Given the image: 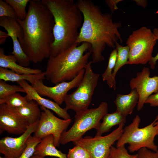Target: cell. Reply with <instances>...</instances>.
I'll return each mask as SVG.
<instances>
[{
  "label": "cell",
  "mask_w": 158,
  "mask_h": 158,
  "mask_svg": "<svg viewBox=\"0 0 158 158\" xmlns=\"http://www.w3.org/2000/svg\"><path fill=\"white\" fill-rule=\"evenodd\" d=\"M117 56L115 65L112 73L113 78L115 80L116 75L118 71L124 65L128 64L129 49L128 46H123L118 42L116 44Z\"/></svg>",
  "instance_id": "cell-24"
},
{
  "label": "cell",
  "mask_w": 158,
  "mask_h": 158,
  "mask_svg": "<svg viewBox=\"0 0 158 158\" xmlns=\"http://www.w3.org/2000/svg\"><path fill=\"white\" fill-rule=\"evenodd\" d=\"M153 32L157 40H158V28H154L153 30ZM158 60V53L154 57H153L149 62L148 63L151 68L154 69L155 66L157 61Z\"/></svg>",
  "instance_id": "cell-33"
},
{
  "label": "cell",
  "mask_w": 158,
  "mask_h": 158,
  "mask_svg": "<svg viewBox=\"0 0 158 158\" xmlns=\"http://www.w3.org/2000/svg\"><path fill=\"white\" fill-rule=\"evenodd\" d=\"M139 95L135 89H132L128 94H117L114 102L116 111L127 116L131 114L139 100Z\"/></svg>",
  "instance_id": "cell-17"
},
{
  "label": "cell",
  "mask_w": 158,
  "mask_h": 158,
  "mask_svg": "<svg viewBox=\"0 0 158 158\" xmlns=\"http://www.w3.org/2000/svg\"><path fill=\"white\" fill-rule=\"evenodd\" d=\"M141 119L137 115L132 122L125 127L121 135L118 140L116 147L128 144V149L130 153L138 151L142 148H146L154 151L158 150L154 143L156 136L158 135V124L154 125V120L146 126L139 128Z\"/></svg>",
  "instance_id": "cell-5"
},
{
  "label": "cell",
  "mask_w": 158,
  "mask_h": 158,
  "mask_svg": "<svg viewBox=\"0 0 158 158\" xmlns=\"http://www.w3.org/2000/svg\"><path fill=\"white\" fill-rule=\"evenodd\" d=\"M153 32L145 27L133 31L127 39L129 49L128 64H145L153 57L152 53L157 42Z\"/></svg>",
  "instance_id": "cell-8"
},
{
  "label": "cell",
  "mask_w": 158,
  "mask_h": 158,
  "mask_svg": "<svg viewBox=\"0 0 158 158\" xmlns=\"http://www.w3.org/2000/svg\"><path fill=\"white\" fill-rule=\"evenodd\" d=\"M136 4L139 6H140L145 8L146 6L147 2L146 0H135Z\"/></svg>",
  "instance_id": "cell-37"
},
{
  "label": "cell",
  "mask_w": 158,
  "mask_h": 158,
  "mask_svg": "<svg viewBox=\"0 0 158 158\" xmlns=\"http://www.w3.org/2000/svg\"><path fill=\"white\" fill-rule=\"evenodd\" d=\"M92 63L90 61L86 65L84 76L76 90L66 96L64 109L66 110H72L78 114L88 109L100 77L93 71Z\"/></svg>",
  "instance_id": "cell-7"
},
{
  "label": "cell",
  "mask_w": 158,
  "mask_h": 158,
  "mask_svg": "<svg viewBox=\"0 0 158 158\" xmlns=\"http://www.w3.org/2000/svg\"><path fill=\"white\" fill-rule=\"evenodd\" d=\"M29 0H4L13 8L18 18L24 20L26 17L27 13L26 11L27 4Z\"/></svg>",
  "instance_id": "cell-26"
},
{
  "label": "cell",
  "mask_w": 158,
  "mask_h": 158,
  "mask_svg": "<svg viewBox=\"0 0 158 158\" xmlns=\"http://www.w3.org/2000/svg\"><path fill=\"white\" fill-rule=\"evenodd\" d=\"M138 158H158V150L151 151L146 148H142L138 151Z\"/></svg>",
  "instance_id": "cell-32"
},
{
  "label": "cell",
  "mask_w": 158,
  "mask_h": 158,
  "mask_svg": "<svg viewBox=\"0 0 158 158\" xmlns=\"http://www.w3.org/2000/svg\"><path fill=\"white\" fill-rule=\"evenodd\" d=\"M27 96H23L18 92L0 99V104H5L9 107L16 108L22 107L29 101Z\"/></svg>",
  "instance_id": "cell-25"
},
{
  "label": "cell",
  "mask_w": 158,
  "mask_h": 158,
  "mask_svg": "<svg viewBox=\"0 0 158 158\" xmlns=\"http://www.w3.org/2000/svg\"><path fill=\"white\" fill-rule=\"evenodd\" d=\"M18 92L25 93L24 89L20 85H11L0 80V99H3Z\"/></svg>",
  "instance_id": "cell-27"
},
{
  "label": "cell",
  "mask_w": 158,
  "mask_h": 158,
  "mask_svg": "<svg viewBox=\"0 0 158 158\" xmlns=\"http://www.w3.org/2000/svg\"><path fill=\"white\" fill-rule=\"evenodd\" d=\"M30 158H44L40 156L33 155Z\"/></svg>",
  "instance_id": "cell-38"
},
{
  "label": "cell",
  "mask_w": 158,
  "mask_h": 158,
  "mask_svg": "<svg viewBox=\"0 0 158 158\" xmlns=\"http://www.w3.org/2000/svg\"><path fill=\"white\" fill-rule=\"evenodd\" d=\"M34 155L44 157L47 156L67 158V154L58 150L54 144V138L50 135L42 139L36 146Z\"/></svg>",
  "instance_id": "cell-19"
},
{
  "label": "cell",
  "mask_w": 158,
  "mask_h": 158,
  "mask_svg": "<svg viewBox=\"0 0 158 158\" xmlns=\"http://www.w3.org/2000/svg\"><path fill=\"white\" fill-rule=\"evenodd\" d=\"M0 26L6 31L12 40L13 50L11 53L16 58L19 65L25 67L28 66L30 61L22 49L18 40L23 36V30L17 19L0 17Z\"/></svg>",
  "instance_id": "cell-14"
},
{
  "label": "cell",
  "mask_w": 158,
  "mask_h": 158,
  "mask_svg": "<svg viewBox=\"0 0 158 158\" xmlns=\"http://www.w3.org/2000/svg\"><path fill=\"white\" fill-rule=\"evenodd\" d=\"M110 158H138L137 154H130L125 145L118 147L112 146L111 148Z\"/></svg>",
  "instance_id": "cell-29"
},
{
  "label": "cell",
  "mask_w": 158,
  "mask_h": 158,
  "mask_svg": "<svg viewBox=\"0 0 158 158\" xmlns=\"http://www.w3.org/2000/svg\"><path fill=\"white\" fill-rule=\"evenodd\" d=\"M117 56V50L115 48L110 54L107 68L102 76L103 81H106L109 87L113 88L114 90L116 88V83L115 80L113 78L112 73L115 65Z\"/></svg>",
  "instance_id": "cell-23"
},
{
  "label": "cell",
  "mask_w": 158,
  "mask_h": 158,
  "mask_svg": "<svg viewBox=\"0 0 158 158\" xmlns=\"http://www.w3.org/2000/svg\"><path fill=\"white\" fill-rule=\"evenodd\" d=\"M145 103L149 104L151 107H158V92L150 95Z\"/></svg>",
  "instance_id": "cell-34"
},
{
  "label": "cell",
  "mask_w": 158,
  "mask_h": 158,
  "mask_svg": "<svg viewBox=\"0 0 158 158\" xmlns=\"http://www.w3.org/2000/svg\"><path fill=\"white\" fill-rule=\"evenodd\" d=\"M15 108L29 125L38 121L40 119L41 112L39 105L34 100H30L24 106Z\"/></svg>",
  "instance_id": "cell-22"
},
{
  "label": "cell",
  "mask_w": 158,
  "mask_h": 158,
  "mask_svg": "<svg viewBox=\"0 0 158 158\" xmlns=\"http://www.w3.org/2000/svg\"><path fill=\"white\" fill-rule=\"evenodd\" d=\"M27 14L23 20L17 19L23 35L18 40L22 49L34 63L49 58L54 41V18L42 0H30Z\"/></svg>",
  "instance_id": "cell-2"
},
{
  "label": "cell",
  "mask_w": 158,
  "mask_h": 158,
  "mask_svg": "<svg viewBox=\"0 0 158 158\" xmlns=\"http://www.w3.org/2000/svg\"><path fill=\"white\" fill-rule=\"evenodd\" d=\"M41 112L38 125L33 137L42 139L49 135L54 138V144L59 147L62 134L66 130L71 122V119H60L56 116L48 109L40 107Z\"/></svg>",
  "instance_id": "cell-10"
},
{
  "label": "cell",
  "mask_w": 158,
  "mask_h": 158,
  "mask_svg": "<svg viewBox=\"0 0 158 158\" xmlns=\"http://www.w3.org/2000/svg\"><path fill=\"white\" fill-rule=\"evenodd\" d=\"M67 158H90L87 151L79 145H75L69 150L67 155Z\"/></svg>",
  "instance_id": "cell-30"
},
{
  "label": "cell",
  "mask_w": 158,
  "mask_h": 158,
  "mask_svg": "<svg viewBox=\"0 0 158 158\" xmlns=\"http://www.w3.org/2000/svg\"><path fill=\"white\" fill-rule=\"evenodd\" d=\"M108 104L102 102L96 108L88 109L81 113L76 114L74 123L71 127L62 134L60 144L65 145L83 138L87 131L92 129L97 130L100 121L108 113Z\"/></svg>",
  "instance_id": "cell-6"
},
{
  "label": "cell",
  "mask_w": 158,
  "mask_h": 158,
  "mask_svg": "<svg viewBox=\"0 0 158 158\" xmlns=\"http://www.w3.org/2000/svg\"><path fill=\"white\" fill-rule=\"evenodd\" d=\"M39 121L30 125L25 131L19 137H6L1 139L0 152L6 158H18L26 147L28 139L35 132Z\"/></svg>",
  "instance_id": "cell-15"
},
{
  "label": "cell",
  "mask_w": 158,
  "mask_h": 158,
  "mask_svg": "<svg viewBox=\"0 0 158 158\" xmlns=\"http://www.w3.org/2000/svg\"><path fill=\"white\" fill-rule=\"evenodd\" d=\"M18 18L12 6L4 1L0 0V17Z\"/></svg>",
  "instance_id": "cell-31"
},
{
  "label": "cell",
  "mask_w": 158,
  "mask_h": 158,
  "mask_svg": "<svg viewBox=\"0 0 158 158\" xmlns=\"http://www.w3.org/2000/svg\"><path fill=\"white\" fill-rule=\"evenodd\" d=\"M90 44L83 42L74 46L55 57L50 56L45 72L46 78L53 84L71 81L85 69L91 54Z\"/></svg>",
  "instance_id": "cell-4"
},
{
  "label": "cell",
  "mask_w": 158,
  "mask_h": 158,
  "mask_svg": "<svg viewBox=\"0 0 158 158\" xmlns=\"http://www.w3.org/2000/svg\"><path fill=\"white\" fill-rule=\"evenodd\" d=\"M149 68L144 67L142 71L138 72L135 78L130 82L131 90L135 89L139 95L137 110H141L148 98L153 93L158 92V75L150 76Z\"/></svg>",
  "instance_id": "cell-12"
},
{
  "label": "cell",
  "mask_w": 158,
  "mask_h": 158,
  "mask_svg": "<svg viewBox=\"0 0 158 158\" xmlns=\"http://www.w3.org/2000/svg\"><path fill=\"white\" fill-rule=\"evenodd\" d=\"M44 72L33 74H20L9 69L0 67V80L5 81L18 82L22 80L29 81L31 85L37 80L45 79Z\"/></svg>",
  "instance_id": "cell-20"
},
{
  "label": "cell",
  "mask_w": 158,
  "mask_h": 158,
  "mask_svg": "<svg viewBox=\"0 0 158 158\" xmlns=\"http://www.w3.org/2000/svg\"><path fill=\"white\" fill-rule=\"evenodd\" d=\"M124 124H121L110 134L104 136H87L73 141V144L80 146L89 153L90 158H110L111 147L118 141L123 131Z\"/></svg>",
  "instance_id": "cell-9"
},
{
  "label": "cell",
  "mask_w": 158,
  "mask_h": 158,
  "mask_svg": "<svg viewBox=\"0 0 158 158\" xmlns=\"http://www.w3.org/2000/svg\"><path fill=\"white\" fill-rule=\"evenodd\" d=\"M0 158H6V157H1V156L0 157Z\"/></svg>",
  "instance_id": "cell-40"
},
{
  "label": "cell",
  "mask_w": 158,
  "mask_h": 158,
  "mask_svg": "<svg viewBox=\"0 0 158 158\" xmlns=\"http://www.w3.org/2000/svg\"><path fill=\"white\" fill-rule=\"evenodd\" d=\"M25 90L26 96L29 100L35 101L41 107H44L54 112L59 116L64 119H71L67 110L61 108L58 104L49 99L42 97L36 91L31 85L26 80L17 82Z\"/></svg>",
  "instance_id": "cell-16"
},
{
  "label": "cell",
  "mask_w": 158,
  "mask_h": 158,
  "mask_svg": "<svg viewBox=\"0 0 158 158\" xmlns=\"http://www.w3.org/2000/svg\"><path fill=\"white\" fill-rule=\"evenodd\" d=\"M76 3L83 17L77 43H89L92 63L102 61L106 46L115 49L118 41L122 42L118 31L121 24L113 21L112 14L102 13L100 7L90 0H78Z\"/></svg>",
  "instance_id": "cell-1"
},
{
  "label": "cell",
  "mask_w": 158,
  "mask_h": 158,
  "mask_svg": "<svg viewBox=\"0 0 158 158\" xmlns=\"http://www.w3.org/2000/svg\"><path fill=\"white\" fill-rule=\"evenodd\" d=\"M42 140L31 135L29 136L26 142V147L18 158H30L34 155L36 146Z\"/></svg>",
  "instance_id": "cell-28"
},
{
  "label": "cell",
  "mask_w": 158,
  "mask_h": 158,
  "mask_svg": "<svg viewBox=\"0 0 158 158\" xmlns=\"http://www.w3.org/2000/svg\"><path fill=\"white\" fill-rule=\"evenodd\" d=\"M17 60L13 55H6L4 49L0 48V67L11 70L20 74H33L40 73L42 71L23 66L17 63Z\"/></svg>",
  "instance_id": "cell-18"
},
{
  "label": "cell",
  "mask_w": 158,
  "mask_h": 158,
  "mask_svg": "<svg viewBox=\"0 0 158 158\" xmlns=\"http://www.w3.org/2000/svg\"><path fill=\"white\" fill-rule=\"evenodd\" d=\"M85 72V69H84L71 80L63 82L53 87L45 85L42 80L36 81L31 85L40 96L50 98L60 105L64 102L68 92L78 86L84 76Z\"/></svg>",
  "instance_id": "cell-11"
},
{
  "label": "cell",
  "mask_w": 158,
  "mask_h": 158,
  "mask_svg": "<svg viewBox=\"0 0 158 158\" xmlns=\"http://www.w3.org/2000/svg\"><path fill=\"white\" fill-rule=\"evenodd\" d=\"M122 1L121 0H107L105 2L108 6L109 8L112 13L114 11L118 9L117 6V4Z\"/></svg>",
  "instance_id": "cell-35"
},
{
  "label": "cell",
  "mask_w": 158,
  "mask_h": 158,
  "mask_svg": "<svg viewBox=\"0 0 158 158\" xmlns=\"http://www.w3.org/2000/svg\"><path fill=\"white\" fill-rule=\"evenodd\" d=\"M154 125H155L158 124V115H157L155 120Z\"/></svg>",
  "instance_id": "cell-39"
},
{
  "label": "cell",
  "mask_w": 158,
  "mask_h": 158,
  "mask_svg": "<svg viewBox=\"0 0 158 158\" xmlns=\"http://www.w3.org/2000/svg\"><path fill=\"white\" fill-rule=\"evenodd\" d=\"M30 125L15 109L5 104H0V133L5 131L15 135H21Z\"/></svg>",
  "instance_id": "cell-13"
},
{
  "label": "cell",
  "mask_w": 158,
  "mask_h": 158,
  "mask_svg": "<svg viewBox=\"0 0 158 158\" xmlns=\"http://www.w3.org/2000/svg\"><path fill=\"white\" fill-rule=\"evenodd\" d=\"M126 116L116 111L112 113H107L103 117V121L97 130L95 137L102 136L103 133L109 131L116 125L125 124Z\"/></svg>",
  "instance_id": "cell-21"
},
{
  "label": "cell",
  "mask_w": 158,
  "mask_h": 158,
  "mask_svg": "<svg viewBox=\"0 0 158 158\" xmlns=\"http://www.w3.org/2000/svg\"><path fill=\"white\" fill-rule=\"evenodd\" d=\"M9 36L7 33L1 30H0V44L4 43L7 38Z\"/></svg>",
  "instance_id": "cell-36"
},
{
  "label": "cell",
  "mask_w": 158,
  "mask_h": 158,
  "mask_svg": "<svg viewBox=\"0 0 158 158\" xmlns=\"http://www.w3.org/2000/svg\"><path fill=\"white\" fill-rule=\"evenodd\" d=\"M54 18V41L50 56L55 57L74 46L82 25V13L73 0H42Z\"/></svg>",
  "instance_id": "cell-3"
}]
</instances>
